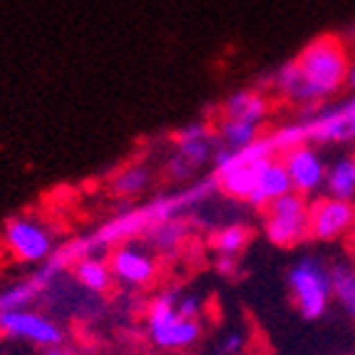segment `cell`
Here are the masks:
<instances>
[{"instance_id": "cell-1", "label": "cell", "mask_w": 355, "mask_h": 355, "mask_svg": "<svg viewBox=\"0 0 355 355\" xmlns=\"http://www.w3.org/2000/svg\"><path fill=\"white\" fill-rule=\"evenodd\" d=\"M350 70V53L336 35H320L311 40L296 60L273 72V92L281 100L315 112L320 102L333 100L345 87Z\"/></svg>"}, {"instance_id": "cell-2", "label": "cell", "mask_w": 355, "mask_h": 355, "mask_svg": "<svg viewBox=\"0 0 355 355\" xmlns=\"http://www.w3.org/2000/svg\"><path fill=\"white\" fill-rule=\"evenodd\" d=\"M179 291H162L159 296L149 301L144 311V326L147 336L157 348L162 350H184L202 338V323L184 318L177 311Z\"/></svg>"}, {"instance_id": "cell-3", "label": "cell", "mask_w": 355, "mask_h": 355, "mask_svg": "<svg viewBox=\"0 0 355 355\" xmlns=\"http://www.w3.org/2000/svg\"><path fill=\"white\" fill-rule=\"evenodd\" d=\"M288 291L293 298V306L306 320H318L326 315L328 306L333 301L331 288V266H326L315 256H301L288 268Z\"/></svg>"}, {"instance_id": "cell-4", "label": "cell", "mask_w": 355, "mask_h": 355, "mask_svg": "<svg viewBox=\"0 0 355 355\" xmlns=\"http://www.w3.org/2000/svg\"><path fill=\"white\" fill-rule=\"evenodd\" d=\"M308 209L311 202L306 196L291 191L279 196L263 209V234L273 246L293 249L308 239Z\"/></svg>"}, {"instance_id": "cell-5", "label": "cell", "mask_w": 355, "mask_h": 355, "mask_svg": "<svg viewBox=\"0 0 355 355\" xmlns=\"http://www.w3.org/2000/svg\"><path fill=\"white\" fill-rule=\"evenodd\" d=\"M3 243L15 261L45 263L55 254V236L35 216H12L3 226Z\"/></svg>"}, {"instance_id": "cell-6", "label": "cell", "mask_w": 355, "mask_h": 355, "mask_svg": "<svg viewBox=\"0 0 355 355\" xmlns=\"http://www.w3.org/2000/svg\"><path fill=\"white\" fill-rule=\"evenodd\" d=\"M0 336L12 340H25L37 348L65 343V331L58 320L50 315L33 311V308H18V311H0Z\"/></svg>"}, {"instance_id": "cell-7", "label": "cell", "mask_w": 355, "mask_h": 355, "mask_svg": "<svg viewBox=\"0 0 355 355\" xmlns=\"http://www.w3.org/2000/svg\"><path fill=\"white\" fill-rule=\"evenodd\" d=\"M308 144H355V97L303 119Z\"/></svg>"}, {"instance_id": "cell-8", "label": "cell", "mask_w": 355, "mask_h": 355, "mask_svg": "<svg viewBox=\"0 0 355 355\" xmlns=\"http://www.w3.org/2000/svg\"><path fill=\"white\" fill-rule=\"evenodd\" d=\"M355 229V202L320 196L308 209V239L331 243L348 236Z\"/></svg>"}, {"instance_id": "cell-9", "label": "cell", "mask_w": 355, "mask_h": 355, "mask_svg": "<svg viewBox=\"0 0 355 355\" xmlns=\"http://www.w3.org/2000/svg\"><path fill=\"white\" fill-rule=\"evenodd\" d=\"M107 261H110L114 281L127 286V288L149 286L157 279V273H159V259L152 254V249L135 241L114 246L110 251V256H107Z\"/></svg>"}, {"instance_id": "cell-10", "label": "cell", "mask_w": 355, "mask_h": 355, "mask_svg": "<svg viewBox=\"0 0 355 355\" xmlns=\"http://www.w3.org/2000/svg\"><path fill=\"white\" fill-rule=\"evenodd\" d=\"M286 172L293 184V191L301 196H315L320 189H326L328 162L323 159L318 147L313 144H298L281 154Z\"/></svg>"}, {"instance_id": "cell-11", "label": "cell", "mask_w": 355, "mask_h": 355, "mask_svg": "<svg viewBox=\"0 0 355 355\" xmlns=\"http://www.w3.org/2000/svg\"><path fill=\"white\" fill-rule=\"evenodd\" d=\"M174 142H177V154L189 162L194 169H199L209 159H214V154L219 149L216 130L211 125H207V122H202V119L179 127L174 132Z\"/></svg>"}, {"instance_id": "cell-12", "label": "cell", "mask_w": 355, "mask_h": 355, "mask_svg": "<svg viewBox=\"0 0 355 355\" xmlns=\"http://www.w3.org/2000/svg\"><path fill=\"white\" fill-rule=\"evenodd\" d=\"M293 191V184L286 172L284 159L281 157H266L256 164V189L246 204L256 209H266L279 196H286Z\"/></svg>"}, {"instance_id": "cell-13", "label": "cell", "mask_w": 355, "mask_h": 355, "mask_svg": "<svg viewBox=\"0 0 355 355\" xmlns=\"http://www.w3.org/2000/svg\"><path fill=\"white\" fill-rule=\"evenodd\" d=\"M60 273L55 268H50L48 263H40L30 279L18 281V284L8 286L0 291V311H18V308H28L30 303H35L37 298L55 284Z\"/></svg>"}, {"instance_id": "cell-14", "label": "cell", "mask_w": 355, "mask_h": 355, "mask_svg": "<svg viewBox=\"0 0 355 355\" xmlns=\"http://www.w3.org/2000/svg\"><path fill=\"white\" fill-rule=\"evenodd\" d=\"M268 114H271V100L261 89H239L231 97H226L224 107H221V117L243 119V122H254L259 127H263Z\"/></svg>"}, {"instance_id": "cell-15", "label": "cell", "mask_w": 355, "mask_h": 355, "mask_svg": "<svg viewBox=\"0 0 355 355\" xmlns=\"http://www.w3.org/2000/svg\"><path fill=\"white\" fill-rule=\"evenodd\" d=\"M72 276L85 291L89 293H107V291L112 288L114 284V276H112V268H110V261L102 259V256H85V259L75 261L72 263Z\"/></svg>"}, {"instance_id": "cell-16", "label": "cell", "mask_w": 355, "mask_h": 355, "mask_svg": "<svg viewBox=\"0 0 355 355\" xmlns=\"http://www.w3.org/2000/svg\"><path fill=\"white\" fill-rule=\"evenodd\" d=\"M326 196L355 202V152H345L328 164Z\"/></svg>"}, {"instance_id": "cell-17", "label": "cell", "mask_w": 355, "mask_h": 355, "mask_svg": "<svg viewBox=\"0 0 355 355\" xmlns=\"http://www.w3.org/2000/svg\"><path fill=\"white\" fill-rule=\"evenodd\" d=\"M187 231L189 229H187V224L182 219H166L149 226L144 231V239L152 246V251H157L162 256H174L184 243V239H187Z\"/></svg>"}, {"instance_id": "cell-18", "label": "cell", "mask_w": 355, "mask_h": 355, "mask_svg": "<svg viewBox=\"0 0 355 355\" xmlns=\"http://www.w3.org/2000/svg\"><path fill=\"white\" fill-rule=\"evenodd\" d=\"M331 288L336 303L355 320V263L336 261L331 266Z\"/></svg>"}, {"instance_id": "cell-19", "label": "cell", "mask_w": 355, "mask_h": 355, "mask_svg": "<svg viewBox=\"0 0 355 355\" xmlns=\"http://www.w3.org/2000/svg\"><path fill=\"white\" fill-rule=\"evenodd\" d=\"M216 137H219L221 147L243 149V147H249V144L259 142L261 127L254 125V122H243V119L221 117L219 125H216Z\"/></svg>"}, {"instance_id": "cell-20", "label": "cell", "mask_w": 355, "mask_h": 355, "mask_svg": "<svg viewBox=\"0 0 355 355\" xmlns=\"http://www.w3.org/2000/svg\"><path fill=\"white\" fill-rule=\"evenodd\" d=\"M149 184H152V172H149L144 164H132L125 166L122 172L114 174L112 179V194L114 196H122V199H132V196H139L142 191L149 189Z\"/></svg>"}, {"instance_id": "cell-21", "label": "cell", "mask_w": 355, "mask_h": 355, "mask_svg": "<svg viewBox=\"0 0 355 355\" xmlns=\"http://www.w3.org/2000/svg\"><path fill=\"white\" fill-rule=\"evenodd\" d=\"M251 241V229L243 224H226L219 231H214L211 249L219 256H241Z\"/></svg>"}, {"instance_id": "cell-22", "label": "cell", "mask_w": 355, "mask_h": 355, "mask_svg": "<svg viewBox=\"0 0 355 355\" xmlns=\"http://www.w3.org/2000/svg\"><path fill=\"white\" fill-rule=\"evenodd\" d=\"M246 348V336L239 331H229L219 338L216 343V353L219 355H241V350Z\"/></svg>"}, {"instance_id": "cell-23", "label": "cell", "mask_w": 355, "mask_h": 355, "mask_svg": "<svg viewBox=\"0 0 355 355\" xmlns=\"http://www.w3.org/2000/svg\"><path fill=\"white\" fill-rule=\"evenodd\" d=\"M166 174H169V179H177V182H184V179H191L196 174V169L189 164V162L184 159V157H179L177 152L169 157V162H166Z\"/></svg>"}, {"instance_id": "cell-24", "label": "cell", "mask_w": 355, "mask_h": 355, "mask_svg": "<svg viewBox=\"0 0 355 355\" xmlns=\"http://www.w3.org/2000/svg\"><path fill=\"white\" fill-rule=\"evenodd\" d=\"M177 311L184 318L199 320V315H202V301H199V296H194V293H179Z\"/></svg>"}, {"instance_id": "cell-25", "label": "cell", "mask_w": 355, "mask_h": 355, "mask_svg": "<svg viewBox=\"0 0 355 355\" xmlns=\"http://www.w3.org/2000/svg\"><path fill=\"white\" fill-rule=\"evenodd\" d=\"M216 271L224 279H234L239 273V256H216Z\"/></svg>"}, {"instance_id": "cell-26", "label": "cell", "mask_w": 355, "mask_h": 355, "mask_svg": "<svg viewBox=\"0 0 355 355\" xmlns=\"http://www.w3.org/2000/svg\"><path fill=\"white\" fill-rule=\"evenodd\" d=\"M42 355H77V350L67 343H60V345H50V348H42Z\"/></svg>"}, {"instance_id": "cell-27", "label": "cell", "mask_w": 355, "mask_h": 355, "mask_svg": "<svg viewBox=\"0 0 355 355\" xmlns=\"http://www.w3.org/2000/svg\"><path fill=\"white\" fill-rule=\"evenodd\" d=\"M345 87L350 92H355V62H350V70H348V80H345Z\"/></svg>"}]
</instances>
